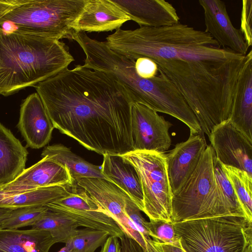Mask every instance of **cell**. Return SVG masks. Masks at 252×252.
I'll return each instance as SVG.
<instances>
[{"mask_svg":"<svg viewBox=\"0 0 252 252\" xmlns=\"http://www.w3.org/2000/svg\"><path fill=\"white\" fill-rule=\"evenodd\" d=\"M54 127L104 156L133 151L132 102L110 74L79 64L34 86Z\"/></svg>","mask_w":252,"mask_h":252,"instance_id":"1","label":"cell"},{"mask_svg":"<svg viewBox=\"0 0 252 252\" xmlns=\"http://www.w3.org/2000/svg\"><path fill=\"white\" fill-rule=\"evenodd\" d=\"M245 60H154L178 89L208 137L229 119Z\"/></svg>","mask_w":252,"mask_h":252,"instance_id":"2","label":"cell"},{"mask_svg":"<svg viewBox=\"0 0 252 252\" xmlns=\"http://www.w3.org/2000/svg\"><path fill=\"white\" fill-rule=\"evenodd\" d=\"M112 51L130 60L141 57L154 60L227 61L244 56L221 47L210 34L179 22L159 27L115 30L106 37Z\"/></svg>","mask_w":252,"mask_h":252,"instance_id":"3","label":"cell"},{"mask_svg":"<svg viewBox=\"0 0 252 252\" xmlns=\"http://www.w3.org/2000/svg\"><path fill=\"white\" fill-rule=\"evenodd\" d=\"M74 61L68 46L59 40L0 30V94L34 87Z\"/></svg>","mask_w":252,"mask_h":252,"instance_id":"4","label":"cell"},{"mask_svg":"<svg viewBox=\"0 0 252 252\" xmlns=\"http://www.w3.org/2000/svg\"><path fill=\"white\" fill-rule=\"evenodd\" d=\"M87 0H0V30L72 39Z\"/></svg>","mask_w":252,"mask_h":252,"instance_id":"5","label":"cell"},{"mask_svg":"<svg viewBox=\"0 0 252 252\" xmlns=\"http://www.w3.org/2000/svg\"><path fill=\"white\" fill-rule=\"evenodd\" d=\"M214 154L211 145H208L193 172L172 194L171 222L240 216L232 211L218 185L214 172Z\"/></svg>","mask_w":252,"mask_h":252,"instance_id":"6","label":"cell"},{"mask_svg":"<svg viewBox=\"0 0 252 252\" xmlns=\"http://www.w3.org/2000/svg\"><path fill=\"white\" fill-rule=\"evenodd\" d=\"M172 223L186 252H244L252 244V221L244 216H220Z\"/></svg>","mask_w":252,"mask_h":252,"instance_id":"7","label":"cell"},{"mask_svg":"<svg viewBox=\"0 0 252 252\" xmlns=\"http://www.w3.org/2000/svg\"><path fill=\"white\" fill-rule=\"evenodd\" d=\"M132 164L143 195V210L149 220L171 222V191L164 153L132 151L122 155Z\"/></svg>","mask_w":252,"mask_h":252,"instance_id":"8","label":"cell"},{"mask_svg":"<svg viewBox=\"0 0 252 252\" xmlns=\"http://www.w3.org/2000/svg\"><path fill=\"white\" fill-rule=\"evenodd\" d=\"M45 206L66 217L78 227L103 231L119 239L124 235L111 217L77 185L69 194Z\"/></svg>","mask_w":252,"mask_h":252,"instance_id":"9","label":"cell"},{"mask_svg":"<svg viewBox=\"0 0 252 252\" xmlns=\"http://www.w3.org/2000/svg\"><path fill=\"white\" fill-rule=\"evenodd\" d=\"M76 183L111 217L124 235L134 239L145 252H155L127 216L126 200L128 195L123 189L107 180L97 178H82Z\"/></svg>","mask_w":252,"mask_h":252,"instance_id":"10","label":"cell"},{"mask_svg":"<svg viewBox=\"0 0 252 252\" xmlns=\"http://www.w3.org/2000/svg\"><path fill=\"white\" fill-rule=\"evenodd\" d=\"M172 124L150 108L133 103L131 127L133 151L164 153L171 144L169 133Z\"/></svg>","mask_w":252,"mask_h":252,"instance_id":"11","label":"cell"},{"mask_svg":"<svg viewBox=\"0 0 252 252\" xmlns=\"http://www.w3.org/2000/svg\"><path fill=\"white\" fill-rule=\"evenodd\" d=\"M208 137L216 158L222 164L245 171L252 177V140L229 119L216 126Z\"/></svg>","mask_w":252,"mask_h":252,"instance_id":"12","label":"cell"},{"mask_svg":"<svg viewBox=\"0 0 252 252\" xmlns=\"http://www.w3.org/2000/svg\"><path fill=\"white\" fill-rule=\"evenodd\" d=\"M69 170L64 165L48 157L25 168L13 181L0 185L7 192L30 190L54 186H73Z\"/></svg>","mask_w":252,"mask_h":252,"instance_id":"13","label":"cell"},{"mask_svg":"<svg viewBox=\"0 0 252 252\" xmlns=\"http://www.w3.org/2000/svg\"><path fill=\"white\" fill-rule=\"evenodd\" d=\"M202 7L205 31L223 48L246 56L249 46L240 29L232 24L224 1L220 0H199Z\"/></svg>","mask_w":252,"mask_h":252,"instance_id":"14","label":"cell"},{"mask_svg":"<svg viewBox=\"0 0 252 252\" xmlns=\"http://www.w3.org/2000/svg\"><path fill=\"white\" fill-rule=\"evenodd\" d=\"M17 127L28 147L38 149L50 141L55 127L37 93L22 101Z\"/></svg>","mask_w":252,"mask_h":252,"instance_id":"15","label":"cell"},{"mask_svg":"<svg viewBox=\"0 0 252 252\" xmlns=\"http://www.w3.org/2000/svg\"><path fill=\"white\" fill-rule=\"evenodd\" d=\"M207 146L203 132L190 134L187 140L177 144L174 149L165 154L172 194L193 172Z\"/></svg>","mask_w":252,"mask_h":252,"instance_id":"16","label":"cell"},{"mask_svg":"<svg viewBox=\"0 0 252 252\" xmlns=\"http://www.w3.org/2000/svg\"><path fill=\"white\" fill-rule=\"evenodd\" d=\"M129 17L111 0H87L73 25L75 32H103L120 29Z\"/></svg>","mask_w":252,"mask_h":252,"instance_id":"17","label":"cell"},{"mask_svg":"<svg viewBox=\"0 0 252 252\" xmlns=\"http://www.w3.org/2000/svg\"><path fill=\"white\" fill-rule=\"evenodd\" d=\"M140 27H159L180 22L176 9L164 0H111Z\"/></svg>","mask_w":252,"mask_h":252,"instance_id":"18","label":"cell"},{"mask_svg":"<svg viewBox=\"0 0 252 252\" xmlns=\"http://www.w3.org/2000/svg\"><path fill=\"white\" fill-rule=\"evenodd\" d=\"M103 156L101 165L103 175L126 193L143 212L142 189L134 166L122 155L106 154Z\"/></svg>","mask_w":252,"mask_h":252,"instance_id":"19","label":"cell"},{"mask_svg":"<svg viewBox=\"0 0 252 252\" xmlns=\"http://www.w3.org/2000/svg\"><path fill=\"white\" fill-rule=\"evenodd\" d=\"M229 120L252 140V51L247 54Z\"/></svg>","mask_w":252,"mask_h":252,"instance_id":"20","label":"cell"},{"mask_svg":"<svg viewBox=\"0 0 252 252\" xmlns=\"http://www.w3.org/2000/svg\"><path fill=\"white\" fill-rule=\"evenodd\" d=\"M55 244L46 231L0 228V252H49Z\"/></svg>","mask_w":252,"mask_h":252,"instance_id":"21","label":"cell"},{"mask_svg":"<svg viewBox=\"0 0 252 252\" xmlns=\"http://www.w3.org/2000/svg\"><path fill=\"white\" fill-rule=\"evenodd\" d=\"M28 154L11 130L0 123V185L13 181L22 172Z\"/></svg>","mask_w":252,"mask_h":252,"instance_id":"22","label":"cell"},{"mask_svg":"<svg viewBox=\"0 0 252 252\" xmlns=\"http://www.w3.org/2000/svg\"><path fill=\"white\" fill-rule=\"evenodd\" d=\"M73 186H54L15 192H7L0 189V208L13 210L45 206L69 194Z\"/></svg>","mask_w":252,"mask_h":252,"instance_id":"23","label":"cell"},{"mask_svg":"<svg viewBox=\"0 0 252 252\" xmlns=\"http://www.w3.org/2000/svg\"><path fill=\"white\" fill-rule=\"evenodd\" d=\"M46 156L66 166L75 184L78 179L86 177L108 180L102 173L101 166L87 161L63 145L59 144L46 146L41 153L42 158Z\"/></svg>","mask_w":252,"mask_h":252,"instance_id":"24","label":"cell"},{"mask_svg":"<svg viewBox=\"0 0 252 252\" xmlns=\"http://www.w3.org/2000/svg\"><path fill=\"white\" fill-rule=\"evenodd\" d=\"M78 226L62 214L48 210L31 228L48 231L55 243H65L75 233Z\"/></svg>","mask_w":252,"mask_h":252,"instance_id":"25","label":"cell"},{"mask_svg":"<svg viewBox=\"0 0 252 252\" xmlns=\"http://www.w3.org/2000/svg\"><path fill=\"white\" fill-rule=\"evenodd\" d=\"M245 217L252 221V177L245 171L222 164Z\"/></svg>","mask_w":252,"mask_h":252,"instance_id":"26","label":"cell"},{"mask_svg":"<svg viewBox=\"0 0 252 252\" xmlns=\"http://www.w3.org/2000/svg\"><path fill=\"white\" fill-rule=\"evenodd\" d=\"M109 234L89 228L78 229L76 233L65 243L74 252H95L101 247Z\"/></svg>","mask_w":252,"mask_h":252,"instance_id":"27","label":"cell"},{"mask_svg":"<svg viewBox=\"0 0 252 252\" xmlns=\"http://www.w3.org/2000/svg\"><path fill=\"white\" fill-rule=\"evenodd\" d=\"M48 210L45 206H38L17 209L12 210L9 216L4 219L0 228L19 229L32 226Z\"/></svg>","mask_w":252,"mask_h":252,"instance_id":"28","label":"cell"},{"mask_svg":"<svg viewBox=\"0 0 252 252\" xmlns=\"http://www.w3.org/2000/svg\"><path fill=\"white\" fill-rule=\"evenodd\" d=\"M213 167L218 185L229 207L235 214L245 217L232 186L224 172L221 163L216 158L215 154L213 156Z\"/></svg>","mask_w":252,"mask_h":252,"instance_id":"29","label":"cell"},{"mask_svg":"<svg viewBox=\"0 0 252 252\" xmlns=\"http://www.w3.org/2000/svg\"><path fill=\"white\" fill-rule=\"evenodd\" d=\"M147 226L150 236L156 242L176 244L180 241L171 222L161 220H150Z\"/></svg>","mask_w":252,"mask_h":252,"instance_id":"30","label":"cell"},{"mask_svg":"<svg viewBox=\"0 0 252 252\" xmlns=\"http://www.w3.org/2000/svg\"><path fill=\"white\" fill-rule=\"evenodd\" d=\"M240 30L245 40L250 47L252 44V0L242 1Z\"/></svg>","mask_w":252,"mask_h":252,"instance_id":"31","label":"cell"},{"mask_svg":"<svg viewBox=\"0 0 252 252\" xmlns=\"http://www.w3.org/2000/svg\"><path fill=\"white\" fill-rule=\"evenodd\" d=\"M135 69L136 73L145 79L153 78L158 73L157 64L146 57H141L135 60Z\"/></svg>","mask_w":252,"mask_h":252,"instance_id":"32","label":"cell"},{"mask_svg":"<svg viewBox=\"0 0 252 252\" xmlns=\"http://www.w3.org/2000/svg\"><path fill=\"white\" fill-rule=\"evenodd\" d=\"M101 247L100 252H121L120 239L115 236L109 235Z\"/></svg>","mask_w":252,"mask_h":252,"instance_id":"33","label":"cell"},{"mask_svg":"<svg viewBox=\"0 0 252 252\" xmlns=\"http://www.w3.org/2000/svg\"><path fill=\"white\" fill-rule=\"evenodd\" d=\"M153 245L156 252H186L182 248L180 241L176 244H166L153 240Z\"/></svg>","mask_w":252,"mask_h":252,"instance_id":"34","label":"cell"},{"mask_svg":"<svg viewBox=\"0 0 252 252\" xmlns=\"http://www.w3.org/2000/svg\"><path fill=\"white\" fill-rule=\"evenodd\" d=\"M11 211L12 210L0 208V227L3 220L9 216Z\"/></svg>","mask_w":252,"mask_h":252,"instance_id":"35","label":"cell"},{"mask_svg":"<svg viewBox=\"0 0 252 252\" xmlns=\"http://www.w3.org/2000/svg\"><path fill=\"white\" fill-rule=\"evenodd\" d=\"M57 252H74L70 249L64 246L59 251Z\"/></svg>","mask_w":252,"mask_h":252,"instance_id":"36","label":"cell"},{"mask_svg":"<svg viewBox=\"0 0 252 252\" xmlns=\"http://www.w3.org/2000/svg\"><path fill=\"white\" fill-rule=\"evenodd\" d=\"M244 252H252V244L248 246L245 249Z\"/></svg>","mask_w":252,"mask_h":252,"instance_id":"37","label":"cell"}]
</instances>
